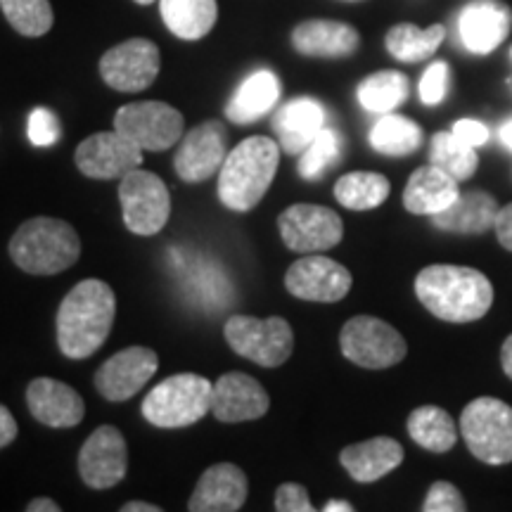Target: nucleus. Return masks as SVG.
Wrapping results in <instances>:
<instances>
[{"label": "nucleus", "instance_id": "1", "mask_svg": "<svg viewBox=\"0 0 512 512\" xmlns=\"http://www.w3.org/2000/svg\"><path fill=\"white\" fill-rule=\"evenodd\" d=\"M117 313V297L105 280H81L57 309V347L67 358L93 356L110 337Z\"/></svg>", "mask_w": 512, "mask_h": 512}, {"label": "nucleus", "instance_id": "2", "mask_svg": "<svg viewBox=\"0 0 512 512\" xmlns=\"http://www.w3.org/2000/svg\"><path fill=\"white\" fill-rule=\"evenodd\" d=\"M415 297L446 323H472L494 306V285L482 271L470 266L434 264L415 278Z\"/></svg>", "mask_w": 512, "mask_h": 512}, {"label": "nucleus", "instance_id": "3", "mask_svg": "<svg viewBox=\"0 0 512 512\" xmlns=\"http://www.w3.org/2000/svg\"><path fill=\"white\" fill-rule=\"evenodd\" d=\"M280 164V143L252 136L228 152L219 171V200L233 211H252L264 200Z\"/></svg>", "mask_w": 512, "mask_h": 512}, {"label": "nucleus", "instance_id": "4", "mask_svg": "<svg viewBox=\"0 0 512 512\" xmlns=\"http://www.w3.org/2000/svg\"><path fill=\"white\" fill-rule=\"evenodd\" d=\"M12 261L29 275H57L81 256V238L74 226L53 216L24 221L10 240Z\"/></svg>", "mask_w": 512, "mask_h": 512}, {"label": "nucleus", "instance_id": "5", "mask_svg": "<svg viewBox=\"0 0 512 512\" xmlns=\"http://www.w3.org/2000/svg\"><path fill=\"white\" fill-rule=\"evenodd\" d=\"M211 384L197 373H181L159 382L143 401V418L162 430H181L211 413Z\"/></svg>", "mask_w": 512, "mask_h": 512}, {"label": "nucleus", "instance_id": "6", "mask_svg": "<svg viewBox=\"0 0 512 512\" xmlns=\"http://www.w3.org/2000/svg\"><path fill=\"white\" fill-rule=\"evenodd\" d=\"M460 434L467 451L486 465L512 463V406L496 396H479L463 408Z\"/></svg>", "mask_w": 512, "mask_h": 512}, {"label": "nucleus", "instance_id": "7", "mask_svg": "<svg viewBox=\"0 0 512 512\" xmlns=\"http://www.w3.org/2000/svg\"><path fill=\"white\" fill-rule=\"evenodd\" d=\"M228 347L261 368L283 366L294 351V332L285 318H254L235 313L223 325Z\"/></svg>", "mask_w": 512, "mask_h": 512}, {"label": "nucleus", "instance_id": "8", "mask_svg": "<svg viewBox=\"0 0 512 512\" xmlns=\"http://www.w3.org/2000/svg\"><path fill=\"white\" fill-rule=\"evenodd\" d=\"M339 349L354 366L384 370L401 363L408 354L403 335L382 318L354 316L339 332Z\"/></svg>", "mask_w": 512, "mask_h": 512}, {"label": "nucleus", "instance_id": "9", "mask_svg": "<svg viewBox=\"0 0 512 512\" xmlns=\"http://www.w3.org/2000/svg\"><path fill=\"white\" fill-rule=\"evenodd\" d=\"M119 202L124 226L140 238H152L164 230L171 216V195L166 183L157 174L133 169L121 178Z\"/></svg>", "mask_w": 512, "mask_h": 512}, {"label": "nucleus", "instance_id": "10", "mask_svg": "<svg viewBox=\"0 0 512 512\" xmlns=\"http://www.w3.org/2000/svg\"><path fill=\"white\" fill-rule=\"evenodd\" d=\"M114 128L143 152H164L181 143L185 119L166 102L145 100L121 107L114 114Z\"/></svg>", "mask_w": 512, "mask_h": 512}, {"label": "nucleus", "instance_id": "11", "mask_svg": "<svg viewBox=\"0 0 512 512\" xmlns=\"http://www.w3.org/2000/svg\"><path fill=\"white\" fill-rule=\"evenodd\" d=\"M285 247L297 254H320L337 247L344 238V223L337 211L320 204H292L278 216Z\"/></svg>", "mask_w": 512, "mask_h": 512}, {"label": "nucleus", "instance_id": "12", "mask_svg": "<svg viewBox=\"0 0 512 512\" xmlns=\"http://www.w3.org/2000/svg\"><path fill=\"white\" fill-rule=\"evenodd\" d=\"M162 55L147 38H128L100 57V76L119 93H140L155 83Z\"/></svg>", "mask_w": 512, "mask_h": 512}, {"label": "nucleus", "instance_id": "13", "mask_svg": "<svg viewBox=\"0 0 512 512\" xmlns=\"http://www.w3.org/2000/svg\"><path fill=\"white\" fill-rule=\"evenodd\" d=\"M351 285H354V278L349 268L330 256H318V252L297 259L285 273L287 292L304 302H342Z\"/></svg>", "mask_w": 512, "mask_h": 512}, {"label": "nucleus", "instance_id": "14", "mask_svg": "<svg viewBox=\"0 0 512 512\" xmlns=\"http://www.w3.org/2000/svg\"><path fill=\"white\" fill-rule=\"evenodd\" d=\"M226 126L221 121L209 119L185 133L178 143L174 169L185 183H202L211 176L219 174L223 162H226Z\"/></svg>", "mask_w": 512, "mask_h": 512}, {"label": "nucleus", "instance_id": "15", "mask_svg": "<svg viewBox=\"0 0 512 512\" xmlns=\"http://www.w3.org/2000/svg\"><path fill=\"white\" fill-rule=\"evenodd\" d=\"M74 162L83 176L95 178V181H112L138 169L143 162V150L114 128V131H102L81 140Z\"/></svg>", "mask_w": 512, "mask_h": 512}, {"label": "nucleus", "instance_id": "16", "mask_svg": "<svg viewBox=\"0 0 512 512\" xmlns=\"http://www.w3.org/2000/svg\"><path fill=\"white\" fill-rule=\"evenodd\" d=\"M128 472L126 439L114 425H100L79 453V475L95 491L121 484Z\"/></svg>", "mask_w": 512, "mask_h": 512}, {"label": "nucleus", "instance_id": "17", "mask_svg": "<svg viewBox=\"0 0 512 512\" xmlns=\"http://www.w3.org/2000/svg\"><path fill=\"white\" fill-rule=\"evenodd\" d=\"M157 368V351L147 347H128L107 358L95 373L93 382L100 396H105L107 401L121 403L136 396L152 380Z\"/></svg>", "mask_w": 512, "mask_h": 512}, {"label": "nucleus", "instance_id": "18", "mask_svg": "<svg viewBox=\"0 0 512 512\" xmlns=\"http://www.w3.org/2000/svg\"><path fill=\"white\" fill-rule=\"evenodd\" d=\"M268 408L271 396L252 375L226 373L211 387V413L226 425L264 418Z\"/></svg>", "mask_w": 512, "mask_h": 512}, {"label": "nucleus", "instance_id": "19", "mask_svg": "<svg viewBox=\"0 0 512 512\" xmlns=\"http://www.w3.org/2000/svg\"><path fill=\"white\" fill-rule=\"evenodd\" d=\"M512 31V10L503 0H472L458 15V36L465 50L489 55Z\"/></svg>", "mask_w": 512, "mask_h": 512}, {"label": "nucleus", "instance_id": "20", "mask_svg": "<svg viewBox=\"0 0 512 512\" xmlns=\"http://www.w3.org/2000/svg\"><path fill=\"white\" fill-rule=\"evenodd\" d=\"M27 406L41 425L53 430L76 427L86 415V403L74 387L53 377H36L27 387Z\"/></svg>", "mask_w": 512, "mask_h": 512}, {"label": "nucleus", "instance_id": "21", "mask_svg": "<svg viewBox=\"0 0 512 512\" xmlns=\"http://www.w3.org/2000/svg\"><path fill=\"white\" fill-rule=\"evenodd\" d=\"M247 475L233 463H216L204 470V475L192 491L190 512H235L247 501Z\"/></svg>", "mask_w": 512, "mask_h": 512}, {"label": "nucleus", "instance_id": "22", "mask_svg": "<svg viewBox=\"0 0 512 512\" xmlns=\"http://www.w3.org/2000/svg\"><path fill=\"white\" fill-rule=\"evenodd\" d=\"M361 46V36L347 22L335 19H306L292 29V48L304 57L342 60Z\"/></svg>", "mask_w": 512, "mask_h": 512}, {"label": "nucleus", "instance_id": "23", "mask_svg": "<svg viewBox=\"0 0 512 512\" xmlns=\"http://www.w3.org/2000/svg\"><path fill=\"white\" fill-rule=\"evenodd\" d=\"M325 128V110L318 100L297 98L283 105L273 119L280 150L287 155H302Z\"/></svg>", "mask_w": 512, "mask_h": 512}, {"label": "nucleus", "instance_id": "24", "mask_svg": "<svg viewBox=\"0 0 512 512\" xmlns=\"http://www.w3.org/2000/svg\"><path fill=\"white\" fill-rule=\"evenodd\" d=\"M339 463L358 484H373L403 463V446L392 437L358 441L339 453Z\"/></svg>", "mask_w": 512, "mask_h": 512}, {"label": "nucleus", "instance_id": "25", "mask_svg": "<svg viewBox=\"0 0 512 512\" xmlns=\"http://www.w3.org/2000/svg\"><path fill=\"white\" fill-rule=\"evenodd\" d=\"M460 197L458 181L441 171L439 166L427 164L415 169L403 190V207L415 216H434L451 207Z\"/></svg>", "mask_w": 512, "mask_h": 512}, {"label": "nucleus", "instance_id": "26", "mask_svg": "<svg viewBox=\"0 0 512 512\" xmlns=\"http://www.w3.org/2000/svg\"><path fill=\"white\" fill-rule=\"evenodd\" d=\"M498 207L496 197L484 190H472L460 195L451 207L430 216L434 228L444 230V233L456 235H482L486 230L494 228Z\"/></svg>", "mask_w": 512, "mask_h": 512}, {"label": "nucleus", "instance_id": "27", "mask_svg": "<svg viewBox=\"0 0 512 512\" xmlns=\"http://www.w3.org/2000/svg\"><path fill=\"white\" fill-rule=\"evenodd\" d=\"M280 91L283 88H280L278 76L271 69H259L240 83V88L226 105V117L240 126L252 124L278 105Z\"/></svg>", "mask_w": 512, "mask_h": 512}, {"label": "nucleus", "instance_id": "28", "mask_svg": "<svg viewBox=\"0 0 512 512\" xmlns=\"http://www.w3.org/2000/svg\"><path fill=\"white\" fill-rule=\"evenodd\" d=\"M166 29L183 41H200L219 19L216 0H159Z\"/></svg>", "mask_w": 512, "mask_h": 512}, {"label": "nucleus", "instance_id": "29", "mask_svg": "<svg viewBox=\"0 0 512 512\" xmlns=\"http://www.w3.org/2000/svg\"><path fill=\"white\" fill-rule=\"evenodd\" d=\"M446 38V29L441 24H432V27L420 29L415 24H396L384 36V46H387L389 55L394 60L406 64H418L434 57V53L441 48Z\"/></svg>", "mask_w": 512, "mask_h": 512}, {"label": "nucleus", "instance_id": "30", "mask_svg": "<svg viewBox=\"0 0 512 512\" xmlns=\"http://www.w3.org/2000/svg\"><path fill=\"white\" fill-rule=\"evenodd\" d=\"M408 434L415 444L432 453H446L456 446L458 427L444 408L420 406L408 415Z\"/></svg>", "mask_w": 512, "mask_h": 512}, {"label": "nucleus", "instance_id": "31", "mask_svg": "<svg viewBox=\"0 0 512 512\" xmlns=\"http://www.w3.org/2000/svg\"><path fill=\"white\" fill-rule=\"evenodd\" d=\"M422 145V128L401 114H382L370 131V147L384 157H408Z\"/></svg>", "mask_w": 512, "mask_h": 512}, {"label": "nucleus", "instance_id": "32", "mask_svg": "<svg viewBox=\"0 0 512 512\" xmlns=\"http://www.w3.org/2000/svg\"><path fill=\"white\" fill-rule=\"evenodd\" d=\"M408 93H411V81L406 74L394 72V69L370 74L356 88V98L363 105V110L375 114L394 112L396 107L406 102Z\"/></svg>", "mask_w": 512, "mask_h": 512}, {"label": "nucleus", "instance_id": "33", "mask_svg": "<svg viewBox=\"0 0 512 512\" xmlns=\"http://www.w3.org/2000/svg\"><path fill=\"white\" fill-rule=\"evenodd\" d=\"M392 185L387 176L373 171H354L335 183V200L351 211L377 209L387 202Z\"/></svg>", "mask_w": 512, "mask_h": 512}, {"label": "nucleus", "instance_id": "34", "mask_svg": "<svg viewBox=\"0 0 512 512\" xmlns=\"http://www.w3.org/2000/svg\"><path fill=\"white\" fill-rule=\"evenodd\" d=\"M188 292L204 309H223L235 299L233 283L214 261L197 259L188 271Z\"/></svg>", "mask_w": 512, "mask_h": 512}, {"label": "nucleus", "instance_id": "35", "mask_svg": "<svg viewBox=\"0 0 512 512\" xmlns=\"http://www.w3.org/2000/svg\"><path fill=\"white\" fill-rule=\"evenodd\" d=\"M430 164L439 166L456 181H467V178L475 176L479 166L477 147L463 143L458 136H453V131H441L432 138Z\"/></svg>", "mask_w": 512, "mask_h": 512}, {"label": "nucleus", "instance_id": "36", "mask_svg": "<svg viewBox=\"0 0 512 512\" xmlns=\"http://www.w3.org/2000/svg\"><path fill=\"white\" fill-rule=\"evenodd\" d=\"M0 10L10 27L27 38L46 36L55 24L50 0H0Z\"/></svg>", "mask_w": 512, "mask_h": 512}, {"label": "nucleus", "instance_id": "37", "mask_svg": "<svg viewBox=\"0 0 512 512\" xmlns=\"http://www.w3.org/2000/svg\"><path fill=\"white\" fill-rule=\"evenodd\" d=\"M339 157H342V138L337 131L325 126L299 155V176L304 181H318L339 162Z\"/></svg>", "mask_w": 512, "mask_h": 512}, {"label": "nucleus", "instance_id": "38", "mask_svg": "<svg viewBox=\"0 0 512 512\" xmlns=\"http://www.w3.org/2000/svg\"><path fill=\"white\" fill-rule=\"evenodd\" d=\"M27 133L31 143L38 147L55 145L62 136L60 119H57V114L53 110H48V107H36V110L29 114Z\"/></svg>", "mask_w": 512, "mask_h": 512}, {"label": "nucleus", "instance_id": "39", "mask_svg": "<svg viewBox=\"0 0 512 512\" xmlns=\"http://www.w3.org/2000/svg\"><path fill=\"white\" fill-rule=\"evenodd\" d=\"M448 81H451V72H448V64L446 62H432L430 67L425 69L420 79V100L422 105H441L448 93Z\"/></svg>", "mask_w": 512, "mask_h": 512}, {"label": "nucleus", "instance_id": "40", "mask_svg": "<svg viewBox=\"0 0 512 512\" xmlns=\"http://www.w3.org/2000/svg\"><path fill=\"white\" fill-rule=\"evenodd\" d=\"M425 512H463L467 510L465 498L453 484L448 482H434L427 491L425 503H422Z\"/></svg>", "mask_w": 512, "mask_h": 512}, {"label": "nucleus", "instance_id": "41", "mask_svg": "<svg viewBox=\"0 0 512 512\" xmlns=\"http://www.w3.org/2000/svg\"><path fill=\"white\" fill-rule=\"evenodd\" d=\"M275 510L278 512H313L309 491L302 484L285 482L275 491Z\"/></svg>", "mask_w": 512, "mask_h": 512}, {"label": "nucleus", "instance_id": "42", "mask_svg": "<svg viewBox=\"0 0 512 512\" xmlns=\"http://www.w3.org/2000/svg\"><path fill=\"white\" fill-rule=\"evenodd\" d=\"M453 136H458L463 143L472 145V147H482L486 140H489V128H486L482 121L477 119H460L453 124Z\"/></svg>", "mask_w": 512, "mask_h": 512}, {"label": "nucleus", "instance_id": "43", "mask_svg": "<svg viewBox=\"0 0 512 512\" xmlns=\"http://www.w3.org/2000/svg\"><path fill=\"white\" fill-rule=\"evenodd\" d=\"M494 230H496L498 242H501L508 252H512V202L508 207H501V211H498Z\"/></svg>", "mask_w": 512, "mask_h": 512}, {"label": "nucleus", "instance_id": "44", "mask_svg": "<svg viewBox=\"0 0 512 512\" xmlns=\"http://www.w3.org/2000/svg\"><path fill=\"white\" fill-rule=\"evenodd\" d=\"M17 432H19L17 420L12 418V413L3 406V403H0V451L17 439Z\"/></svg>", "mask_w": 512, "mask_h": 512}, {"label": "nucleus", "instance_id": "45", "mask_svg": "<svg viewBox=\"0 0 512 512\" xmlns=\"http://www.w3.org/2000/svg\"><path fill=\"white\" fill-rule=\"evenodd\" d=\"M62 508L57 505L53 498H34V501L27 503V512H60Z\"/></svg>", "mask_w": 512, "mask_h": 512}, {"label": "nucleus", "instance_id": "46", "mask_svg": "<svg viewBox=\"0 0 512 512\" xmlns=\"http://www.w3.org/2000/svg\"><path fill=\"white\" fill-rule=\"evenodd\" d=\"M501 366H503V373L512 380V335L505 339L501 347Z\"/></svg>", "mask_w": 512, "mask_h": 512}, {"label": "nucleus", "instance_id": "47", "mask_svg": "<svg viewBox=\"0 0 512 512\" xmlns=\"http://www.w3.org/2000/svg\"><path fill=\"white\" fill-rule=\"evenodd\" d=\"M121 512H162V508H159V505L145 503V501H131V503L121 505Z\"/></svg>", "mask_w": 512, "mask_h": 512}, {"label": "nucleus", "instance_id": "48", "mask_svg": "<svg viewBox=\"0 0 512 512\" xmlns=\"http://www.w3.org/2000/svg\"><path fill=\"white\" fill-rule=\"evenodd\" d=\"M323 510L325 512H354V505L347 501H330Z\"/></svg>", "mask_w": 512, "mask_h": 512}, {"label": "nucleus", "instance_id": "49", "mask_svg": "<svg viewBox=\"0 0 512 512\" xmlns=\"http://www.w3.org/2000/svg\"><path fill=\"white\" fill-rule=\"evenodd\" d=\"M501 143L508 147V150H512V119L508 124L501 126Z\"/></svg>", "mask_w": 512, "mask_h": 512}, {"label": "nucleus", "instance_id": "50", "mask_svg": "<svg viewBox=\"0 0 512 512\" xmlns=\"http://www.w3.org/2000/svg\"><path fill=\"white\" fill-rule=\"evenodd\" d=\"M133 3H138V5H152V3H157V0H133Z\"/></svg>", "mask_w": 512, "mask_h": 512}]
</instances>
